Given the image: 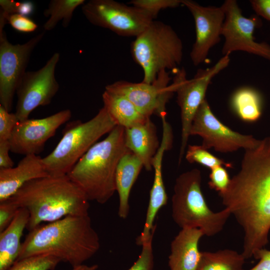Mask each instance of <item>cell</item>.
<instances>
[{
	"mask_svg": "<svg viewBox=\"0 0 270 270\" xmlns=\"http://www.w3.org/2000/svg\"><path fill=\"white\" fill-rule=\"evenodd\" d=\"M258 262L249 270H270V250L264 248L256 251L253 256Z\"/></svg>",
	"mask_w": 270,
	"mask_h": 270,
	"instance_id": "836d02e7",
	"label": "cell"
},
{
	"mask_svg": "<svg viewBox=\"0 0 270 270\" xmlns=\"http://www.w3.org/2000/svg\"><path fill=\"white\" fill-rule=\"evenodd\" d=\"M10 152L9 140L0 142V168L14 166V162L9 155Z\"/></svg>",
	"mask_w": 270,
	"mask_h": 270,
	"instance_id": "e575fe53",
	"label": "cell"
},
{
	"mask_svg": "<svg viewBox=\"0 0 270 270\" xmlns=\"http://www.w3.org/2000/svg\"><path fill=\"white\" fill-rule=\"evenodd\" d=\"M190 134L200 136L202 140V146L204 148H213L217 152L224 153L240 148H252L260 141L252 135L241 134L223 124L214 115L206 99L196 113Z\"/></svg>",
	"mask_w": 270,
	"mask_h": 270,
	"instance_id": "7c38bea8",
	"label": "cell"
},
{
	"mask_svg": "<svg viewBox=\"0 0 270 270\" xmlns=\"http://www.w3.org/2000/svg\"><path fill=\"white\" fill-rule=\"evenodd\" d=\"M7 23L16 30L24 32H34L38 28L37 24L34 21L19 14L10 15L7 18Z\"/></svg>",
	"mask_w": 270,
	"mask_h": 270,
	"instance_id": "1f68e13d",
	"label": "cell"
},
{
	"mask_svg": "<svg viewBox=\"0 0 270 270\" xmlns=\"http://www.w3.org/2000/svg\"><path fill=\"white\" fill-rule=\"evenodd\" d=\"M245 260L242 253L232 250L202 252L198 270H244Z\"/></svg>",
	"mask_w": 270,
	"mask_h": 270,
	"instance_id": "cb8c5ba5",
	"label": "cell"
},
{
	"mask_svg": "<svg viewBox=\"0 0 270 270\" xmlns=\"http://www.w3.org/2000/svg\"><path fill=\"white\" fill-rule=\"evenodd\" d=\"M8 200L28 211L29 231L42 223L68 216L88 215L90 208L86 195L67 175H49L30 180Z\"/></svg>",
	"mask_w": 270,
	"mask_h": 270,
	"instance_id": "3957f363",
	"label": "cell"
},
{
	"mask_svg": "<svg viewBox=\"0 0 270 270\" xmlns=\"http://www.w3.org/2000/svg\"><path fill=\"white\" fill-rule=\"evenodd\" d=\"M18 122L15 113H11L0 105V142L9 140Z\"/></svg>",
	"mask_w": 270,
	"mask_h": 270,
	"instance_id": "f546056e",
	"label": "cell"
},
{
	"mask_svg": "<svg viewBox=\"0 0 270 270\" xmlns=\"http://www.w3.org/2000/svg\"><path fill=\"white\" fill-rule=\"evenodd\" d=\"M28 220V211L19 208L11 222L0 232V270H8L17 260L22 248L21 238Z\"/></svg>",
	"mask_w": 270,
	"mask_h": 270,
	"instance_id": "ffe728a7",
	"label": "cell"
},
{
	"mask_svg": "<svg viewBox=\"0 0 270 270\" xmlns=\"http://www.w3.org/2000/svg\"><path fill=\"white\" fill-rule=\"evenodd\" d=\"M240 171L226 191L220 194L222 203L236 218L244 232L246 259L268 242L270 230V138L260 140L244 150Z\"/></svg>",
	"mask_w": 270,
	"mask_h": 270,
	"instance_id": "6da1fadb",
	"label": "cell"
},
{
	"mask_svg": "<svg viewBox=\"0 0 270 270\" xmlns=\"http://www.w3.org/2000/svg\"><path fill=\"white\" fill-rule=\"evenodd\" d=\"M33 10V4L30 2H20L19 14L26 16L30 14Z\"/></svg>",
	"mask_w": 270,
	"mask_h": 270,
	"instance_id": "8d00e7d4",
	"label": "cell"
},
{
	"mask_svg": "<svg viewBox=\"0 0 270 270\" xmlns=\"http://www.w3.org/2000/svg\"><path fill=\"white\" fill-rule=\"evenodd\" d=\"M85 2L84 0H51L44 11V15L48 18L44 24V30H53L60 21L64 28L68 27L75 10L82 6Z\"/></svg>",
	"mask_w": 270,
	"mask_h": 270,
	"instance_id": "d4e9b609",
	"label": "cell"
},
{
	"mask_svg": "<svg viewBox=\"0 0 270 270\" xmlns=\"http://www.w3.org/2000/svg\"><path fill=\"white\" fill-rule=\"evenodd\" d=\"M152 240L142 245V252L138 258L128 270H153L154 261Z\"/></svg>",
	"mask_w": 270,
	"mask_h": 270,
	"instance_id": "4dcf8cb0",
	"label": "cell"
},
{
	"mask_svg": "<svg viewBox=\"0 0 270 270\" xmlns=\"http://www.w3.org/2000/svg\"><path fill=\"white\" fill-rule=\"evenodd\" d=\"M230 61L228 55L223 56L215 64L210 68L198 69L193 78L187 79L184 68L174 72V76L170 84L177 94V102L180 109L182 141L178 164L185 152L194 118L205 96L212 80L228 66Z\"/></svg>",
	"mask_w": 270,
	"mask_h": 270,
	"instance_id": "ba28073f",
	"label": "cell"
},
{
	"mask_svg": "<svg viewBox=\"0 0 270 270\" xmlns=\"http://www.w3.org/2000/svg\"><path fill=\"white\" fill-rule=\"evenodd\" d=\"M18 210L16 206L8 200L0 202V232L11 222Z\"/></svg>",
	"mask_w": 270,
	"mask_h": 270,
	"instance_id": "d6a6232c",
	"label": "cell"
},
{
	"mask_svg": "<svg viewBox=\"0 0 270 270\" xmlns=\"http://www.w3.org/2000/svg\"><path fill=\"white\" fill-rule=\"evenodd\" d=\"M185 157L190 163L196 162L210 170L218 166H224L228 168L233 166L232 163L215 156L202 145H188Z\"/></svg>",
	"mask_w": 270,
	"mask_h": 270,
	"instance_id": "484cf974",
	"label": "cell"
},
{
	"mask_svg": "<svg viewBox=\"0 0 270 270\" xmlns=\"http://www.w3.org/2000/svg\"><path fill=\"white\" fill-rule=\"evenodd\" d=\"M250 4L258 15L270 22V0H252Z\"/></svg>",
	"mask_w": 270,
	"mask_h": 270,
	"instance_id": "d590c367",
	"label": "cell"
},
{
	"mask_svg": "<svg viewBox=\"0 0 270 270\" xmlns=\"http://www.w3.org/2000/svg\"><path fill=\"white\" fill-rule=\"evenodd\" d=\"M98 268V266L97 264L87 266L83 264L72 268V270H97Z\"/></svg>",
	"mask_w": 270,
	"mask_h": 270,
	"instance_id": "74e56055",
	"label": "cell"
},
{
	"mask_svg": "<svg viewBox=\"0 0 270 270\" xmlns=\"http://www.w3.org/2000/svg\"><path fill=\"white\" fill-rule=\"evenodd\" d=\"M3 30H0V105L10 112L18 86L44 31L24 44H14L8 40Z\"/></svg>",
	"mask_w": 270,
	"mask_h": 270,
	"instance_id": "8fae6325",
	"label": "cell"
},
{
	"mask_svg": "<svg viewBox=\"0 0 270 270\" xmlns=\"http://www.w3.org/2000/svg\"><path fill=\"white\" fill-rule=\"evenodd\" d=\"M166 70L161 72L152 84L118 80L106 86L105 90L122 96L144 116H166V105L174 92Z\"/></svg>",
	"mask_w": 270,
	"mask_h": 270,
	"instance_id": "5bb4252c",
	"label": "cell"
},
{
	"mask_svg": "<svg viewBox=\"0 0 270 270\" xmlns=\"http://www.w3.org/2000/svg\"><path fill=\"white\" fill-rule=\"evenodd\" d=\"M71 116V110L66 109L44 118L18 122L9 140L10 152L24 156L38 155L48 140Z\"/></svg>",
	"mask_w": 270,
	"mask_h": 270,
	"instance_id": "9a60e30c",
	"label": "cell"
},
{
	"mask_svg": "<svg viewBox=\"0 0 270 270\" xmlns=\"http://www.w3.org/2000/svg\"><path fill=\"white\" fill-rule=\"evenodd\" d=\"M201 182V172L197 168L176 178L172 199V217L182 228H199L204 236H212L222 230L231 214L226 208L218 212L210 208Z\"/></svg>",
	"mask_w": 270,
	"mask_h": 270,
	"instance_id": "5b68a950",
	"label": "cell"
},
{
	"mask_svg": "<svg viewBox=\"0 0 270 270\" xmlns=\"http://www.w3.org/2000/svg\"><path fill=\"white\" fill-rule=\"evenodd\" d=\"M116 124L103 106L92 118L70 124L54 149L42 158L50 176L66 175L79 160Z\"/></svg>",
	"mask_w": 270,
	"mask_h": 270,
	"instance_id": "52a82bcc",
	"label": "cell"
},
{
	"mask_svg": "<svg viewBox=\"0 0 270 270\" xmlns=\"http://www.w3.org/2000/svg\"><path fill=\"white\" fill-rule=\"evenodd\" d=\"M231 104L236 114L244 121L254 122L261 116L262 98L252 88L244 87L236 90L232 96Z\"/></svg>",
	"mask_w": 270,
	"mask_h": 270,
	"instance_id": "603a6c76",
	"label": "cell"
},
{
	"mask_svg": "<svg viewBox=\"0 0 270 270\" xmlns=\"http://www.w3.org/2000/svg\"><path fill=\"white\" fill-rule=\"evenodd\" d=\"M124 134L125 128L116 126L104 139L92 146L66 174L89 201L104 204L116 192V168L128 150Z\"/></svg>",
	"mask_w": 270,
	"mask_h": 270,
	"instance_id": "277c9868",
	"label": "cell"
},
{
	"mask_svg": "<svg viewBox=\"0 0 270 270\" xmlns=\"http://www.w3.org/2000/svg\"></svg>",
	"mask_w": 270,
	"mask_h": 270,
	"instance_id": "f35d334b",
	"label": "cell"
},
{
	"mask_svg": "<svg viewBox=\"0 0 270 270\" xmlns=\"http://www.w3.org/2000/svg\"><path fill=\"white\" fill-rule=\"evenodd\" d=\"M125 143L128 150L142 162L147 171L152 169V159L156 153L159 142L154 124L150 118L145 122L125 128Z\"/></svg>",
	"mask_w": 270,
	"mask_h": 270,
	"instance_id": "d6986e66",
	"label": "cell"
},
{
	"mask_svg": "<svg viewBox=\"0 0 270 270\" xmlns=\"http://www.w3.org/2000/svg\"><path fill=\"white\" fill-rule=\"evenodd\" d=\"M192 14L195 24L196 39L190 52L195 66L206 62L210 50L219 42L225 19L222 6H202L192 0H182Z\"/></svg>",
	"mask_w": 270,
	"mask_h": 270,
	"instance_id": "2e32d148",
	"label": "cell"
},
{
	"mask_svg": "<svg viewBox=\"0 0 270 270\" xmlns=\"http://www.w3.org/2000/svg\"><path fill=\"white\" fill-rule=\"evenodd\" d=\"M143 168L140 160L130 150L118 162L116 173V186L119 197L118 215L122 218H126L128 214L130 191Z\"/></svg>",
	"mask_w": 270,
	"mask_h": 270,
	"instance_id": "44dd1931",
	"label": "cell"
},
{
	"mask_svg": "<svg viewBox=\"0 0 270 270\" xmlns=\"http://www.w3.org/2000/svg\"><path fill=\"white\" fill-rule=\"evenodd\" d=\"M92 24L122 36H137L154 20L147 12L113 0H90L82 6Z\"/></svg>",
	"mask_w": 270,
	"mask_h": 270,
	"instance_id": "9c48e42d",
	"label": "cell"
},
{
	"mask_svg": "<svg viewBox=\"0 0 270 270\" xmlns=\"http://www.w3.org/2000/svg\"><path fill=\"white\" fill-rule=\"evenodd\" d=\"M104 107L117 126L125 128L145 122L148 118L142 114L126 97L104 90L102 94Z\"/></svg>",
	"mask_w": 270,
	"mask_h": 270,
	"instance_id": "7402d4cb",
	"label": "cell"
},
{
	"mask_svg": "<svg viewBox=\"0 0 270 270\" xmlns=\"http://www.w3.org/2000/svg\"><path fill=\"white\" fill-rule=\"evenodd\" d=\"M61 262L50 255H34L16 260L8 270H54Z\"/></svg>",
	"mask_w": 270,
	"mask_h": 270,
	"instance_id": "4316f807",
	"label": "cell"
},
{
	"mask_svg": "<svg viewBox=\"0 0 270 270\" xmlns=\"http://www.w3.org/2000/svg\"><path fill=\"white\" fill-rule=\"evenodd\" d=\"M209 186L218 192V194L224 192L230 182L229 174L224 166H218L210 170Z\"/></svg>",
	"mask_w": 270,
	"mask_h": 270,
	"instance_id": "f1b7e54d",
	"label": "cell"
},
{
	"mask_svg": "<svg viewBox=\"0 0 270 270\" xmlns=\"http://www.w3.org/2000/svg\"><path fill=\"white\" fill-rule=\"evenodd\" d=\"M60 58L58 52L54 53L42 68L26 71L20 80L16 90L14 112L19 122L28 119L36 108L50 104L58 91L55 72Z\"/></svg>",
	"mask_w": 270,
	"mask_h": 270,
	"instance_id": "30bf717a",
	"label": "cell"
},
{
	"mask_svg": "<svg viewBox=\"0 0 270 270\" xmlns=\"http://www.w3.org/2000/svg\"><path fill=\"white\" fill-rule=\"evenodd\" d=\"M128 4L147 12L154 19L161 10L182 5V0H132Z\"/></svg>",
	"mask_w": 270,
	"mask_h": 270,
	"instance_id": "83f0119b",
	"label": "cell"
},
{
	"mask_svg": "<svg viewBox=\"0 0 270 270\" xmlns=\"http://www.w3.org/2000/svg\"><path fill=\"white\" fill-rule=\"evenodd\" d=\"M49 176L38 155L25 156L16 166L0 168V202L8 199L26 182Z\"/></svg>",
	"mask_w": 270,
	"mask_h": 270,
	"instance_id": "e0dca14e",
	"label": "cell"
},
{
	"mask_svg": "<svg viewBox=\"0 0 270 270\" xmlns=\"http://www.w3.org/2000/svg\"><path fill=\"white\" fill-rule=\"evenodd\" d=\"M100 248V238L88 214L68 216L30 230L22 242L17 260L34 255H50L74 268L83 264Z\"/></svg>",
	"mask_w": 270,
	"mask_h": 270,
	"instance_id": "7a4b0ae2",
	"label": "cell"
},
{
	"mask_svg": "<svg viewBox=\"0 0 270 270\" xmlns=\"http://www.w3.org/2000/svg\"><path fill=\"white\" fill-rule=\"evenodd\" d=\"M135 62L144 72L142 82L152 84L163 70H177L183 56L181 39L172 28L154 20L130 46Z\"/></svg>",
	"mask_w": 270,
	"mask_h": 270,
	"instance_id": "8992f818",
	"label": "cell"
},
{
	"mask_svg": "<svg viewBox=\"0 0 270 270\" xmlns=\"http://www.w3.org/2000/svg\"><path fill=\"white\" fill-rule=\"evenodd\" d=\"M204 236L199 228H182L170 244V270H198L202 256L198 243Z\"/></svg>",
	"mask_w": 270,
	"mask_h": 270,
	"instance_id": "ac0fdd59",
	"label": "cell"
},
{
	"mask_svg": "<svg viewBox=\"0 0 270 270\" xmlns=\"http://www.w3.org/2000/svg\"><path fill=\"white\" fill-rule=\"evenodd\" d=\"M225 19L222 35L224 38L222 48L224 56L234 51H243L270 60V46L255 40L254 32L259 26L256 17L244 16L235 0H226L222 5Z\"/></svg>",
	"mask_w": 270,
	"mask_h": 270,
	"instance_id": "4fadbf2b",
	"label": "cell"
}]
</instances>
